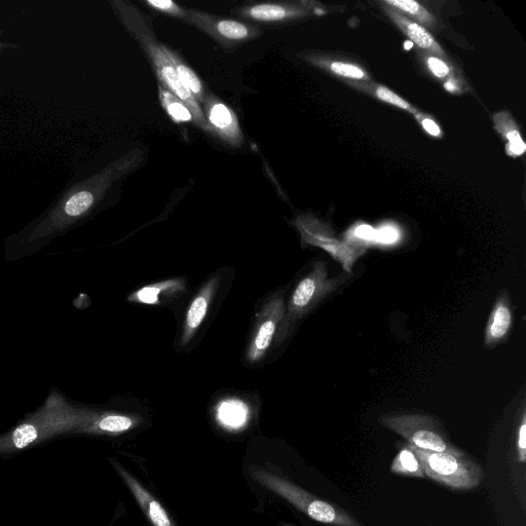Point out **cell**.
I'll return each mask as SVG.
<instances>
[{"label":"cell","mask_w":526,"mask_h":526,"mask_svg":"<svg viewBox=\"0 0 526 526\" xmlns=\"http://www.w3.org/2000/svg\"><path fill=\"white\" fill-rule=\"evenodd\" d=\"M116 9L127 31L152 63L159 85L189 106L193 112L195 125L209 134L202 105L179 82L175 67L168 56L167 46L157 39L145 15L131 3L118 2Z\"/></svg>","instance_id":"6da1fadb"},{"label":"cell","mask_w":526,"mask_h":526,"mask_svg":"<svg viewBox=\"0 0 526 526\" xmlns=\"http://www.w3.org/2000/svg\"><path fill=\"white\" fill-rule=\"evenodd\" d=\"M88 410L74 407L63 396L53 393L43 408L0 436V455L20 452L57 435L75 433L83 424Z\"/></svg>","instance_id":"7a4b0ae2"},{"label":"cell","mask_w":526,"mask_h":526,"mask_svg":"<svg viewBox=\"0 0 526 526\" xmlns=\"http://www.w3.org/2000/svg\"><path fill=\"white\" fill-rule=\"evenodd\" d=\"M250 474L257 483L317 522L332 526H365L345 509L317 498L277 474L263 468L252 469Z\"/></svg>","instance_id":"3957f363"},{"label":"cell","mask_w":526,"mask_h":526,"mask_svg":"<svg viewBox=\"0 0 526 526\" xmlns=\"http://www.w3.org/2000/svg\"><path fill=\"white\" fill-rule=\"evenodd\" d=\"M415 453L426 477L452 488L454 491H471L483 481L482 468L461 450L456 453H435L407 444Z\"/></svg>","instance_id":"277c9868"},{"label":"cell","mask_w":526,"mask_h":526,"mask_svg":"<svg viewBox=\"0 0 526 526\" xmlns=\"http://www.w3.org/2000/svg\"><path fill=\"white\" fill-rule=\"evenodd\" d=\"M341 283L340 279L328 278V270L323 261L316 262L313 270L297 284L291 295L278 332V341L283 342L296 322L309 314Z\"/></svg>","instance_id":"5b68a950"},{"label":"cell","mask_w":526,"mask_h":526,"mask_svg":"<svg viewBox=\"0 0 526 526\" xmlns=\"http://www.w3.org/2000/svg\"><path fill=\"white\" fill-rule=\"evenodd\" d=\"M380 423L408 441V444L435 453H456L460 449L450 444L439 424L428 416L395 415L380 419Z\"/></svg>","instance_id":"8992f818"},{"label":"cell","mask_w":526,"mask_h":526,"mask_svg":"<svg viewBox=\"0 0 526 526\" xmlns=\"http://www.w3.org/2000/svg\"><path fill=\"white\" fill-rule=\"evenodd\" d=\"M186 23L204 32L228 50L253 42L263 34V28L258 25L198 10H189Z\"/></svg>","instance_id":"52a82bcc"},{"label":"cell","mask_w":526,"mask_h":526,"mask_svg":"<svg viewBox=\"0 0 526 526\" xmlns=\"http://www.w3.org/2000/svg\"><path fill=\"white\" fill-rule=\"evenodd\" d=\"M286 312L282 292L273 294L256 315L255 328L247 349V360L256 363L270 350Z\"/></svg>","instance_id":"ba28073f"},{"label":"cell","mask_w":526,"mask_h":526,"mask_svg":"<svg viewBox=\"0 0 526 526\" xmlns=\"http://www.w3.org/2000/svg\"><path fill=\"white\" fill-rule=\"evenodd\" d=\"M202 106L209 134L224 145L234 149L241 148L245 143V137L236 112L211 93L207 94Z\"/></svg>","instance_id":"9c48e42d"},{"label":"cell","mask_w":526,"mask_h":526,"mask_svg":"<svg viewBox=\"0 0 526 526\" xmlns=\"http://www.w3.org/2000/svg\"><path fill=\"white\" fill-rule=\"evenodd\" d=\"M309 3H255L240 7L234 13L254 25L279 26L306 18L311 12Z\"/></svg>","instance_id":"30bf717a"},{"label":"cell","mask_w":526,"mask_h":526,"mask_svg":"<svg viewBox=\"0 0 526 526\" xmlns=\"http://www.w3.org/2000/svg\"><path fill=\"white\" fill-rule=\"evenodd\" d=\"M140 424L139 417L89 409L83 424L75 434L118 436L135 429Z\"/></svg>","instance_id":"8fae6325"},{"label":"cell","mask_w":526,"mask_h":526,"mask_svg":"<svg viewBox=\"0 0 526 526\" xmlns=\"http://www.w3.org/2000/svg\"><path fill=\"white\" fill-rule=\"evenodd\" d=\"M220 281V274L214 275L205 283V285L192 300L189 310H187L185 315L183 330L180 338L181 347H186L192 342L199 328L205 321L209 312V308L213 302V298L219 287Z\"/></svg>","instance_id":"7c38bea8"},{"label":"cell","mask_w":526,"mask_h":526,"mask_svg":"<svg viewBox=\"0 0 526 526\" xmlns=\"http://www.w3.org/2000/svg\"><path fill=\"white\" fill-rule=\"evenodd\" d=\"M147 519L154 526H175L162 504L121 464L111 461Z\"/></svg>","instance_id":"4fadbf2b"},{"label":"cell","mask_w":526,"mask_h":526,"mask_svg":"<svg viewBox=\"0 0 526 526\" xmlns=\"http://www.w3.org/2000/svg\"><path fill=\"white\" fill-rule=\"evenodd\" d=\"M385 12L396 24V26L408 37L410 43L416 44L419 48L439 57H444L445 53L435 41L432 34L422 25L410 20L399 11L389 6L383 5Z\"/></svg>","instance_id":"5bb4252c"},{"label":"cell","mask_w":526,"mask_h":526,"mask_svg":"<svg viewBox=\"0 0 526 526\" xmlns=\"http://www.w3.org/2000/svg\"><path fill=\"white\" fill-rule=\"evenodd\" d=\"M185 289L186 284L183 279H170L144 286L133 292L128 300L136 304L159 306L162 305L165 300L179 296Z\"/></svg>","instance_id":"9a60e30c"},{"label":"cell","mask_w":526,"mask_h":526,"mask_svg":"<svg viewBox=\"0 0 526 526\" xmlns=\"http://www.w3.org/2000/svg\"><path fill=\"white\" fill-rule=\"evenodd\" d=\"M513 322L510 300L506 295L498 299L485 330V345L496 347L506 340Z\"/></svg>","instance_id":"2e32d148"},{"label":"cell","mask_w":526,"mask_h":526,"mask_svg":"<svg viewBox=\"0 0 526 526\" xmlns=\"http://www.w3.org/2000/svg\"><path fill=\"white\" fill-rule=\"evenodd\" d=\"M167 53L175 67L177 78L181 85L202 105L208 92L206 91L204 83L199 78V75L176 51L167 47Z\"/></svg>","instance_id":"e0dca14e"},{"label":"cell","mask_w":526,"mask_h":526,"mask_svg":"<svg viewBox=\"0 0 526 526\" xmlns=\"http://www.w3.org/2000/svg\"><path fill=\"white\" fill-rule=\"evenodd\" d=\"M216 416L217 421L224 428L238 430L248 422L249 408L238 399L223 400L217 407Z\"/></svg>","instance_id":"ac0fdd59"},{"label":"cell","mask_w":526,"mask_h":526,"mask_svg":"<svg viewBox=\"0 0 526 526\" xmlns=\"http://www.w3.org/2000/svg\"><path fill=\"white\" fill-rule=\"evenodd\" d=\"M159 98L161 105L169 118L178 125L195 124L193 112L184 102L174 94L159 85Z\"/></svg>","instance_id":"d6986e66"},{"label":"cell","mask_w":526,"mask_h":526,"mask_svg":"<svg viewBox=\"0 0 526 526\" xmlns=\"http://www.w3.org/2000/svg\"><path fill=\"white\" fill-rule=\"evenodd\" d=\"M381 4L396 9L423 27H433L435 24L434 16L415 0H384Z\"/></svg>","instance_id":"ffe728a7"},{"label":"cell","mask_w":526,"mask_h":526,"mask_svg":"<svg viewBox=\"0 0 526 526\" xmlns=\"http://www.w3.org/2000/svg\"><path fill=\"white\" fill-rule=\"evenodd\" d=\"M497 129L508 141V154L513 157L522 155L525 152V144L520 136L516 124L507 112H501L495 117Z\"/></svg>","instance_id":"44dd1931"},{"label":"cell","mask_w":526,"mask_h":526,"mask_svg":"<svg viewBox=\"0 0 526 526\" xmlns=\"http://www.w3.org/2000/svg\"><path fill=\"white\" fill-rule=\"evenodd\" d=\"M391 471L397 475L406 477H426L418 456L407 446L402 449L398 456L394 459L391 466Z\"/></svg>","instance_id":"7402d4cb"},{"label":"cell","mask_w":526,"mask_h":526,"mask_svg":"<svg viewBox=\"0 0 526 526\" xmlns=\"http://www.w3.org/2000/svg\"><path fill=\"white\" fill-rule=\"evenodd\" d=\"M308 60L317 66L328 68L331 72L340 77L351 79V80H368L366 72L358 67L357 65L345 63V62H327L316 57H308Z\"/></svg>","instance_id":"603a6c76"},{"label":"cell","mask_w":526,"mask_h":526,"mask_svg":"<svg viewBox=\"0 0 526 526\" xmlns=\"http://www.w3.org/2000/svg\"><path fill=\"white\" fill-rule=\"evenodd\" d=\"M147 9L158 12L170 18L178 19L186 23L189 10H186L172 0H145L140 2Z\"/></svg>","instance_id":"cb8c5ba5"},{"label":"cell","mask_w":526,"mask_h":526,"mask_svg":"<svg viewBox=\"0 0 526 526\" xmlns=\"http://www.w3.org/2000/svg\"><path fill=\"white\" fill-rule=\"evenodd\" d=\"M94 195L90 192H81L72 196L65 206V213L69 217H79L85 214L94 204Z\"/></svg>","instance_id":"d4e9b609"},{"label":"cell","mask_w":526,"mask_h":526,"mask_svg":"<svg viewBox=\"0 0 526 526\" xmlns=\"http://www.w3.org/2000/svg\"><path fill=\"white\" fill-rule=\"evenodd\" d=\"M374 95L377 96L380 100L392 104L401 109L407 110L410 114L417 115L418 111L416 108H413L407 101L395 94L390 89L384 86H377L374 89Z\"/></svg>","instance_id":"484cf974"},{"label":"cell","mask_w":526,"mask_h":526,"mask_svg":"<svg viewBox=\"0 0 526 526\" xmlns=\"http://www.w3.org/2000/svg\"><path fill=\"white\" fill-rule=\"evenodd\" d=\"M426 62L435 77L439 79H445L452 73L449 66L440 58L430 56L427 57Z\"/></svg>","instance_id":"4316f807"},{"label":"cell","mask_w":526,"mask_h":526,"mask_svg":"<svg viewBox=\"0 0 526 526\" xmlns=\"http://www.w3.org/2000/svg\"><path fill=\"white\" fill-rule=\"evenodd\" d=\"M416 117L428 134L434 137L441 136L442 132L440 127L430 117H427L423 114H419V112L416 115Z\"/></svg>","instance_id":"83f0119b"},{"label":"cell","mask_w":526,"mask_h":526,"mask_svg":"<svg viewBox=\"0 0 526 526\" xmlns=\"http://www.w3.org/2000/svg\"><path fill=\"white\" fill-rule=\"evenodd\" d=\"M518 449H519V460L521 463L525 462L526 455V420L525 415L522 417L521 425L518 432Z\"/></svg>","instance_id":"f1b7e54d"},{"label":"cell","mask_w":526,"mask_h":526,"mask_svg":"<svg viewBox=\"0 0 526 526\" xmlns=\"http://www.w3.org/2000/svg\"><path fill=\"white\" fill-rule=\"evenodd\" d=\"M398 238V233L393 228H384L378 233H375V241H379L384 244H392Z\"/></svg>","instance_id":"f546056e"},{"label":"cell","mask_w":526,"mask_h":526,"mask_svg":"<svg viewBox=\"0 0 526 526\" xmlns=\"http://www.w3.org/2000/svg\"><path fill=\"white\" fill-rule=\"evenodd\" d=\"M355 236L361 240L371 241L375 239V231L369 225H361L356 229Z\"/></svg>","instance_id":"4dcf8cb0"},{"label":"cell","mask_w":526,"mask_h":526,"mask_svg":"<svg viewBox=\"0 0 526 526\" xmlns=\"http://www.w3.org/2000/svg\"><path fill=\"white\" fill-rule=\"evenodd\" d=\"M405 46H406L407 49H409V48L412 47V43L406 44Z\"/></svg>","instance_id":"1f68e13d"},{"label":"cell","mask_w":526,"mask_h":526,"mask_svg":"<svg viewBox=\"0 0 526 526\" xmlns=\"http://www.w3.org/2000/svg\"><path fill=\"white\" fill-rule=\"evenodd\" d=\"M284 526H294V525H291V524H285Z\"/></svg>","instance_id":"d6a6232c"}]
</instances>
